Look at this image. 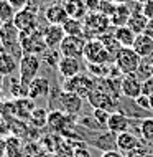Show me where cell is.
Here are the masks:
<instances>
[{
	"instance_id": "cell-1",
	"label": "cell",
	"mask_w": 153,
	"mask_h": 157,
	"mask_svg": "<svg viewBox=\"0 0 153 157\" xmlns=\"http://www.w3.org/2000/svg\"><path fill=\"white\" fill-rule=\"evenodd\" d=\"M49 111L53 109H58V111H63L69 116H76V114L81 113L82 109V103L84 99L79 98L78 94H73V93L63 91V88H53L49 93Z\"/></svg>"
},
{
	"instance_id": "cell-2",
	"label": "cell",
	"mask_w": 153,
	"mask_h": 157,
	"mask_svg": "<svg viewBox=\"0 0 153 157\" xmlns=\"http://www.w3.org/2000/svg\"><path fill=\"white\" fill-rule=\"evenodd\" d=\"M84 38L92 40V38H99L100 35L110 32L112 23H110V17L102 13V12H89L84 17Z\"/></svg>"
},
{
	"instance_id": "cell-3",
	"label": "cell",
	"mask_w": 153,
	"mask_h": 157,
	"mask_svg": "<svg viewBox=\"0 0 153 157\" xmlns=\"http://www.w3.org/2000/svg\"><path fill=\"white\" fill-rule=\"evenodd\" d=\"M61 88L63 91L73 93V94H78L82 99H87V96L96 90V79L89 73H79L73 78L63 79Z\"/></svg>"
},
{
	"instance_id": "cell-4",
	"label": "cell",
	"mask_w": 153,
	"mask_h": 157,
	"mask_svg": "<svg viewBox=\"0 0 153 157\" xmlns=\"http://www.w3.org/2000/svg\"><path fill=\"white\" fill-rule=\"evenodd\" d=\"M20 35H22V32L15 27L13 22L3 23L2 30H0V46H2V50L12 53L18 61L23 56L22 46H20Z\"/></svg>"
},
{
	"instance_id": "cell-5",
	"label": "cell",
	"mask_w": 153,
	"mask_h": 157,
	"mask_svg": "<svg viewBox=\"0 0 153 157\" xmlns=\"http://www.w3.org/2000/svg\"><path fill=\"white\" fill-rule=\"evenodd\" d=\"M20 46H22L23 55H38V56H41L48 50L43 38V30H40V28L33 32H22Z\"/></svg>"
},
{
	"instance_id": "cell-6",
	"label": "cell",
	"mask_w": 153,
	"mask_h": 157,
	"mask_svg": "<svg viewBox=\"0 0 153 157\" xmlns=\"http://www.w3.org/2000/svg\"><path fill=\"white\" fill-rule=\"evenodd\" d=\"M140 61H142L140 55L135 52L132 46H122V50L117 53L115 60H114V63H115V66L118 68V71L122 73V76L137 73Z\"/></svg>"
},
{
	"instance_id": "cell-7",
	"label": "cell",
	"mask_w": 153,
	"mask_h": 157,
	"mask_svg": "<svg viewBox=\"0 0 153 157\" xmlns=\"http://www.w3.org/2000/svg\"><path fill=\"white\" fill-rule=\"evenodd\" d=\"M41 65H43V60L38 55H23L22 56V60L18 63V78L27 88L38 76Z\"/></svg>"
},
{
	"instance_id": "cell-8",
	"label": "cell",
	"mask_w": 153,
	"mask_h": 157,
	"mask_svg": "<svg viewBox=\"0 0 153 157\" xmlns=\"http://www.w3.org/2000/svg\"><path fill=\"white\" fill-rule=\"evenodd\" d=\"M13 25L20 32H33L40 28L38 27V5L35 0H31L27 8L16 10Z\"/></svg>"
},
{
	"instance_id": "cell-9",
	"label": "cell",
	"mask_w": 153,
	"mask_h": 157,
	"mask_svg": "<svg viewBox=\"0 0 153 157\" xmlns=\"http://www.w3.org/2000/svg\"><path fill=\"white\" fill-rule=\"evenodd\" d=\"M84 60L86 63H91V65H102V63H112V58L107 53L105 46L102 45V41L99 38H92V40L86 41V46H84Z\"/></svg>"
},
{
	"instance_id": "cell-10",
	"label": "cell",
	"mask_w": 153,
	"mask_h": 157,
	"mask_svg": "<svg viewBox=\"0 0 153 157\" xmlns=\"http://www.w3.org/2000/svg\"><path fill=\"white\" fill-rule=\"evenodd\" d=\"M86 41L87 40L84 36H69V35H66L58 50H59V53H61V56H64V58H78V60H82Z\"/></svg>"
},
{
	"instance_id": "cell-11",
	"label": "cell",
	"mask_w": 153,
	"mask_h": 157,
	"mask_svg": "<svg viewBox=\"0 0 153 157\" xmlns=\"http://www.w3.org/2000/svg\"><path fill=\"white\" fill-rule=\"evenodd\" d=\"M115 101H117V111L125 114L130 119H140L142 121V119H145V117H153L151 113L143 111L133 99H129V98H125V96H118Z\"/></svg>"
},
{
	"instance_id": "cell-12",
	"label": "cell",
	"mask_w": 153,
	"mask_h": 157,
	"mask_svg": "<svg viewBox=\"0 0 153 157\" xmlns=\"http://www.w3.org/2000/svg\"><path fill=\"white\" fill-rule=\"evenodd\" d=\"M86 101L89 103V106L94 108V109H105V111H109V113H115L117 111L115 98H112L105 91L99 90V88H96V90L87 96Z\"/></svg>"
},
{
	"instance_id": "cell-13",
	"label": "cell",
	"mask_w": 153,
	"mask_h": 157,
	"mask_svg": "<svg viewBox=\"0 0 153 157\" xmlns=\"http://www.w3.org/2000/svg\"><path fill=\"white\" fill-rule=\"evenodd\" d=\"M122 96L129 98V99H137L140 94H143V81L137 76V73L133 75H125L122 76Z\"/></svg>"
},
{
	"instance_id": "cell-14",
	"label": "cell",
	"mask_w": 153,
	"mask_h": 157,
	"mask_svg": "<svg viewBox=\"0 0 153 157\" xmlns=\"http://www.w3.org/2000/svg\"><path fill=\"white\" fill-rule=\"evenodd\" d=\"M74 122V116H69V114L58 111V109H53V111L48 113V121H46V126L49 127V131L53 134H61L63 131L66 129L67 126Z\"/></svg>"
},
{
	"instance_id": "cell-15",
	"label": "cell",
	"mask_w": 153,
	"mask_h": 157,
	"mask_svg": "<svg viewBox=\"0 0 153 157\" xmlns=\"http://www.w3.org/2000/svg\"><path fill=\"white\" fill-rule=\"evenodd\" d=\"M115 144H117V149L120 151L122 154H130V152L137 151L138 147H142L143 144H145V141H143V139H138L133 132L127 131V132L117 134Z\"/></svg>"
},
{
	"instance_id": "cell-16",
	"label": "cell",
	"mask_w": 153,
	"mask_h": 157,
	"mask_svg": "<svg viewBox=\"0 0 153 157\" xmlns=\"http://www.w3.org/2000/svg\"><path fill=\"white\" fill-rule=\"evenodd\" d=\"M66 33H64V28L63 25H51L48 23L46 27L43 28V38H45V43L49 50H58L61 41L64 40Z\"/></svg>"
},
{
	"instance_id": "cell-17",
	"label": "cell",
	"mask_w": 153,
	"mask_h": 157,
	"mask_svg": "<svg viewBox=\"0 0 153 157\" xmlns=\"http://www.w3.org/2000/svg\"><path fill=\"white\" fill-rule=\"evenodd\" d=\"M51 93V81L46 76H36L31 83L28 84V98L33 101L46 98Z\"/></svg>"
},
{
	"instance_id": "cell-18",
	"label": "cell",
	"mask_w": 153,
	"mask_h": 157,
	"mask_svg": "<svg viewBox=\"0 0 153 157\" xmlns=\"http://www.w3.org/2000/svg\"><path fill=\"white\" fill-rule=\"evenodd\" d=\"M45 20L51 25H63L69 17L64 8V3H49L43 12Z\"/></svg>"
},
{
	"instance_id": "cell-19",
	"label": "cell",
	"mask_w": 153,
	"mask_h": 157,
	"mask_svg": "<svg viewBox=\"0 0 153 157\" xmlns=\"http://www.w3.org/2000/svg\"><path fill=\"white\" fill-rule=\"evenodd\" d=\"M58 73L63 79L73 78V76L82 73V61L78 60V58H61L58 65Z\"/></svg>"
},
{
	"instance_id": "cell-20",
	"label": "cell",
	"mask_w": 153,
	"mask_h": 157,
	"mask_svg": "<svg viewBox=\"0 0 153 157\" xmlns=\"http://www.w3.org/2000/svg\"><path fill=\"white\" fill-rule=\"evenodd\" d=\"M130 126H132V119L127 117L125 114L118 113V111L110 114V117L107 121V131L114 132L115 136L122 134V132H127V131L130 129Z\"/></svg>"
},
{
	"instance_id": "cell-21",
	"label": "cell",
	"mask_w": 153,
	"mask_h": 157,
	"mask_svg": "<svg viewBox=\"0 0 153 157\" xmlns=\"http://www.w3.org/2000/svg\"><path fill=\"white\" fill-rule=\"evenodd\" d=\"M130 17H132V7H130V3H117L115 10L112 12V15H110V23H112L114 28L125 27V25L129 23Z\"/></svg>"
},
{
	"instance_id": "cell-22",
	"label": "cell",
	"mask_w": 153,
	"mask_h": 157,
	"mask_svg": "<svg viewBox=\"0 0 153 157\" xmlns=\"http://www.w3.org/2000/svg\"><path fill=\"white\" fill-rule=\"evenodd\" d=\"M132 48L140 55V58L153 56V38L148 36L147 33H140V35H137V38H135Z\"/></svg>"
},
{
	"instance_id": "cell-23",
	"label": "cell",
	"mask_w": 153,
	"mask_h": 157,
	"mask_svg": "<svg viewBox=\"0 0 153 157\" xmlns=\"http://www.w3.org/2000/svg\"><path fill=\"white\" fill-rule=\"evenodd\" d=\"M18 60L12 53L0 50V76H12L18 71Z\"/></svg>"
},
{
	"instance_id": "cell-24",
	"label": "cell",
	"mask_w": 153,
	"mask_h": 157,
	"mask_svg": "<svg viewBox=\"0 0 153 157\" xmlns=\"http://www.w3.org/2000/svg\"><path fill=\"white\" fill-rule=\"evenodd\" d=\"M64 8L69 18L84 20V17L89 13V8L84 0H64Z\"/></svg>"
},
{
	"instance_id": "cell-25",
	"label": "cell",
	"mask_w": 153,
	"mask_h": 157,
	"mask_svg": "<svg viewBox=\"0 0 153 157\" xmlns=\"http://www.w3.org/2000/svg\"><path fill=\"white\" fill-rule=\"evenodd\" d=\"M99 40L102 41V45L105 46L107 53L110 55V58H112V61H114L117 56V53L122 50V45L118 43V40L115 38V35H114V32H107V33H104V35H100Z\"/></svg>"
},
{
	"instance_id": "cell-26",
	"label": "cell",
	"mask_w": 153,
	"mask_h": 157,
	"mask_svg": "<svg viewBox=\"0 0 153 157\" xmlns=\"http://www.w3.org/2000/svg\"><path fill=\"white\" fill-rule=\"evenodd\" d=\"M36 106L33 104V99H27V98H20L13 103V114L18 117H23V119H28L31 111L35 109Z\"/></svg>"
},
{
	"instance_id": "cell-27",
	"label": "cell",
	"mask_w": 153,
	"mask_h": 157,
	"mask_svg": "<svg viewBox=\"0 0 153 157\" xmlns=\"http://www.w3.org/2000/svg\"><path fill=\"white\" fill-rule=\"evenodd\" d=\"M147 25H148V18L142 12H132V17H130L129 23H127V27L132 28V32L135 35H140V33H145Z\"/></svg>"
},
{
	"instance_id": "cell-28",
	"label": "cell",
	"mask_w": 153,
	"mask_h": 157,
	"mask_svg": "<svg viewBox=\"0 0 153 157\" xmlns=\"http://www.w3.org/2000/svg\"><path fill=\"white\" fill-rule=\"evenodd\" d=\"M114 35H115V38L118 40V43L122 46H132L135 41V38H137V35H135V33L132 32V28H129L127 25L125 27L114 28Z\"/></svg>"
},
{
	"instance_id": "cell-29",
	"label": "cell",
	"mask_w": 153,
	"mask_h": 157,
	"mask_svg": "<svg viewBox=\"0 0 153 157\" xmlns=\"http://www.w3.org/2000/svg\"><path fill=\"white\" fill-rule=\"evenodd\" d=\"M64 33L69 36H84V22L78 18H67L63 23Z\"/></svg>"
},
{
	"instance_id": "cell-30",
	"label": "cell",
	"mask_w": 153,
	"mask_h": 157,
	"mask_svg": "<svg viewBox=\"0 0 153 157\" xmlns=\"http://www.w3.org/2000/svg\"><path fill=\"white\" fill-rule=\"evenodd\" d=\"M46 121H48V111L43 108H35L28 117V122L35 129H41L43 126H46Z\"/></svg>"
},
{
	"instance_id": "cell-31",
	"label": "cell",
	"mask_w": 153,
	"mask_h": 157,
	"mask_svg": "<svg viewBox=\"0 0 153 157\" xmlns=\"http://www.w3.org/2000/svg\"><path fill=\"white\" fill-rule=\"evenodd\" d=\"M137 76L142 79V81H147V79L153 78V56L142 58L140 66L137 70Z\"/></svg>"
},
{
	"instance_id": "cell-32",
	"label": "cell",
	"mask_w": 153,
	"mask_h": 157,
	"mask_svg": "<svg viewBox=\"0 0 153 157\" xmlns=\"http://www.w3.org/2000/svg\"><path fill=\"white\" fill-rule=\"evenodd\" d=\"M7 157H25V151L22 149V142L16 137H8L7 139V151H5Z\"/></svg>"
},
{
	"instance_id": "cell-33",
	"label": "cell",
	"mask_w": 153,
	"mask_h": 157,
	"mask_svg": "<svg viewBox=\"0 0 153 157\" xmlns=\"http://www.w3.org/2000/svg\"><path fill=\"white\" fill-rule=\"evenodd\" d=\"M138 132L143 141L151 142L153 141V117H145L138 124Z\"/></svg>"
},
{
	"instance_id": "cell-34",
	"label": "cell",
	"mask_w": 153,
	"mask_h": 157,
	"mask_svg": "<svg viewBox=\"0 0 153 157\" xmlns=\"http://www.w3.org/2000/svg\"><path fill=\"white\" fill-rule=\"evenodd\" d=\"M15 13H16L15 7L12 5L8 0H0V20H2L3 23L13 22Z\"/></svg>"
},
{
	"instance_id": "cell-35",
	"label": "cell",
	"mask_w": 153,
	"mask_h": 157,
	"mask_svg": "<svg viewBox=\"0 0 153 157\" xmlns=\"http://www.w3.org/2000/svg\"><path fill=\"white\" fill-rule=\"evenodd\" d=\"M25 157H45L46 151L41 146V142H28L25 147Z\"/></svg>"
},
{
	"instance_id": "cell-36",
	"label": "cell",
	"mask_w": 153,
	"mask_h": 157,
	"mask_svg": "<svg viewBox=\"0 0 153 157\" xmlns=\"http://www.w3.org/2000/svg\"><path fill=\"white\" fill-rule=\"evenodd\" d=\"M61 53H59V50H46V52L41 55V60H43V63H46L48 66H56L59 65V61H61Z\"/></svg>"
},
{
	"instance_id": "cell-37",
	"label": "cell",
	"mask_w": 153,
	"mask_h": 157,
	"mask_svg": "<svg viewBox=\"0 0 153 157\" xmlns=\"http://www.w3.org/2000/svg\"><path fill=\"white\" fill-rule=\"evenodd\" d=\"M110 114H112V113L105 111V109H94V113H92V116H94V119H96L97 122H99L100 126L107 127V121H109Z\"/></svg>"
},
{
	"instance_id": "cell-38",
	"label": "cell",
	"mask_w": 153,
	"mask_h": 157,
	"mask_svg": "<svg viewBox=\"0 0 153 157\" xmlns=\"http://www.w3.org/2000/svg\"><path fill=\"white\" fill-rule=\"evenodd\" d=\"M135 103H137L140 108L143 109V111H148V113H151V108H150V98H148L147 94H140L137 99H133Z\"/></svg>"
},
{
	"instance_id": "cell-39",
	"label": "cell",
	"mask_w": 153,
	"mask_h": 157,
	"mask_svg": "<svg viewBox=\"0 0 153 157\" xmlns=\"http://www.w3.org/2000/svg\"><path fill=\"white\" fill-rule=\"evenodd\" d=\"M142 13L145 15L148 20H153V0L143 3V5H142Z\"/></svg>"
},
{
	"instance_id": "cell-40",
	"label": "cell",
	"mask_w": 153,
	"mask_h": 157,
	"mask_svg": "<svg viewBox=\"0 0 153 157\" xmlns=\"http://www.w3.org/2000/svg\"><path fill=\"white\" fill-rule=\"evenodd\" d=\"M73 157H92V154H91V151H89L87 147L78 146L73 152Z\"/></svg>"
},
{
	"instance_id": "cell-41",
	"label": "cell",
	"mask_w": 153,
	"mask_h": 157,
	"mask_svg": "<svg viewBox=\"0 0 153 157\" xmlns=\"http://www.w3.org/2000/svg\"><path fill=\"white\" fill-rule=\"evenodd\" d=\"M8 2L15 7V10H22V8H27L30 5L31 0H8Z\"/></svg>"
},
{
	"instance_id": "cell-42",
	"label": "cell",
	"mask_w": 153,
	"mask_h": 157,
	"mask_svg": "<svg viewBox=\"0 0 153 157\" xmlns=\"http://www.w3.org/2000/svg\"><path fill=\"white\" fill-rule=\"evenodd\" d=\"M153 93V78L147 79V81H143V94L150 96Z\"/></svg>"
},
{
	"instance_id": "cell-43",
	"label": "cell",
	"mask_w": 153,
	"mask_h": 157,
	"mask_svg": "<svg viewBox=\"0 0 153 157\" xmlns=\"http://www.w3.org/2000/svg\"><path fill=\"white\" fill-rule=\"evenodd\" d=\"M100 157H125V154H122L118 149H114V151H105V152H102Z\"/></svg>"
},
{
	"instance_id": "cell-44",
	"label": "cell",
	"mask_w": 153,
	"mask_h": 157,
	"mask_svg": "<svg viewBox=\"0 0 153 157\" xmlns=\"http://www.w3.org/2000/svg\"><path fill=\"white\" fill-rule=\"evenodd\" d=\"M145 33H147L148 36H151V38H153V20H148V25H147Z\"/></svg>"
},
{
	"instance_id": "cell-45",
	"label": "cell",
	"mask_w": 153,
	"mask_h": 157,
	"mask_svg": "<svg viewBox=\"0 0 153 157\" xmlns=\"http://www.w3.org/2000/svg\"><path fill=\"white\" fill-rule=\"evenodd\" d=\"M7 151V141H3V139H0V157H3Z\"/></svg>"
},
{
	"instance_id": "cell-46",
	"label": "cell",
	"mask_w": 153,
	"mask_h": 157,
	"mask_svg": "<svg viewBox=\"0 0 153 157\" xmlns=\"http://www.w3.org/2000/svg\"><path fill=\"white\" fill-rule=\"evenodd\" d=\"M115 3H130V2H135V0H114Z\"/></svg>"
},
{
	"instance_id": "cell-47",
	"label": "cell",
	"mask_w": 153,
	"mask_h": 157,
	"mask_svg": "<svg viewBox=\"0 0 153 157\" xmlns=\"http://www.w3.org/2000/svg\"><path fill=\"white\" fill-rule=\"evenodd\" d=\"M45 157H61V155L54 154V152H46V155H45Z\"/></svg>"
},
{
	"instance_id": "cell-48",
	"label": "cell",
	"mask_w": 153,
	"mask_h": 157,
	"mask_svg": "<svg viewBox=\"0 0 153 157\" xmlns=\"http://www.w3.org/2000/svg\"><path fill=\"white\" fill-rule=\"evenodd\" d=\"M148 98H150V108H151V113H153V93Z\"/></svg>"
},
{
	"instance_id": "cell-49",
	"label": "cell",
	"mask_w": 153,
	"mask_h": 157,
	"mask_svg": "<svg viewBox=\"0 0 153 157\" xmlns=\"http://www.w3.org/2000/svg\"><path fill=\"white\" fill-rule=\"evenodd\" d=\"M137 3H140V5H143V3H147V2H150V0H135Z\"/></svg>"
},
{
	"instance_id": "cell-50",
	"label": "cell",
	"mask_w": 153,
	"mask_h": 157,
	"mask_svg": "<svg viewBox=\"0 0 153 157\" xmlns=\"http://www.w3.org/2000/svg\"><path fill=\"white\" fill-rule=\"evenodd\" d=\"M2 78H3V76H0V90H2Z\"/></svg>"
},
{
	"instance_id": "cell-51",
	"label": "cell",
	"mask_w": 153,
	"mask_h": 157,
	"mask_svg": "<svg viewBox=\"0 0 153 157\" xmlns=\"http://www.w3.org/2000/svg\"><path fill=\"white\" fill-rule=\"evenodd\" d=\"M2 27H3V22H2V20H0V30H2Z\"/></svg>"
},
{
	"instance_id": "cell-52",
	"label": "cell",
	"mask_w": 153,
	"mask_h": 157,
	"mask_svg": "<svg viewBox=\"0 0 153 157\" xmlns=\"http://www.w3.org/2000/svg\"><path fill=\"white\" fill-rule=\"evenodd\" d=\"M0 50H2V46H0Z\"/></svg>"
}]
</instances>
